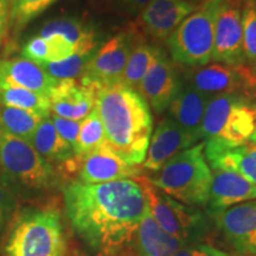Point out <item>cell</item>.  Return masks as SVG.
Masks as SVG:
<instances>
[{
  "instance_id": "cell-2",
  "label": "cell",
  "mask_w": 256,
  "mask_h": 256,
  "mask_svg": "<svg viewBox=\"0 0 256 256\" xmlns=\"http://www.w3.org/2000/svg\"><path fill=\"white\" fill-rule=\"evenodd\" d=\"M95 110L107 146L128 164H142L153 130L150 106L142 96L124 83L106 86L96 89Z\"/></svg>"
},
{
  "instance_id": "cell-24",
  "label": "cell",
  "mask_w": 256,
  "mask_h": 256,
  "mask_svg": "<svg viewBox=\"0 0 256 256\" xmlns=\"http://www.w3.org/2000/svg\"><path fill=\"white\" fill-rule=\"evenodd\" d=\"M30 144L49 164L66 165L75 158L72 147L57 133L50 116L44 118L31 136Z\"/></svg>"
},
{
  "instance_id": "cell-18",
  "label": "cell",
  "mask_w": 256,
  "mask_h": 256,
  "mask_svg": "<svg viewBox=\"0 0 256 256\" xmlns=\"http://www.w3.org/2000/svg\"><path fill=\"white\" fill-rule=\"evenodd\" d=\"M208 211L226 210L244 202L256 200V186L238 172L212 168Z\"/></svg>"
},
{
  "instance_id": "cell-5",
  "label": "cell",
  "mask_w": 256,
  "mask_h": 256,
  "mask_svg": "<svg viewBox=\"0 0 256 256\" xmlns=\"http://www.w3.org/2000/svg\"><path fill=\"white\" fill-rule=\"evenodd\" d=\"M62 220L58 211L32 210L22 215L6 244L8 256H64Z\"/></svg>"
},
{
  "instance_id": "cell-29",
  "label": "cell",
  "mask_w": 256,
  "mask_h": 256,
  "mask_svg": "<svg viewBox=\"0 0 256 256\" xmlns=\"http://www.w3.org/2000/svg\"><path fill=\"white\" fill-rule=\"evenodd\" d=\"M96 50L86 54H75V55L60 60V62L43 63L40 66L56 81L76 80L78 78H81L82 74L84 72L86 66H88L89 60L94 56Z\"/></svg>"
},
{
  "instance_id": "cell-32",
  "label": "cell",
  "mask_w": 256,
  "mask_h": 256,
  "mask_svg": "<svg viewBox=\"0 0 256 256\" xmlns=\"http://www.w3.org/2000/svg\"><path fill=\"white\" fill-rule=\"evenodd\" d=\"M23 57L34 60L37 64L48 63L50 60V48L46 40L34 36L26 42L23 48Z\"/></svg>"
},
{
  "instance_id": "cell-10",
  "label": "cell",
  "mask_w": 256,
  "mask_h": 256,
  "mask_svg": "<svg viewBox=\"0 0 256 256\" xmlns=\"http://www.w3.org/2000/svg\"><path fill=\"white\" fill-rule=\"evenodd\" d=\"M243 0H220L215 23L211 60L228 66L246 64L242 28Z\"/></svg>"
},
{
  "instance_id": "cell-23",
  "label": "cell",
  "mask_w": 256,
  "mask_h": 256,
  "mask_svg": "<svg viewBox=\"0 0 256 256\" xmlns=\"http://www.w3.org/2000/svg\"><path fill=\"white\" fill-rule=\"evenodd\" d=\"M58 34L74 46L76 54H86L96 50V32L78 18H57L49 20L40 28L38 36Z\"/></svg>"
},
{
  "instance_id": "cell-21",
  "label": "cell",
  "mask_w": 256,
  "mask_h": 256,
  "mask_svg": "<svg viewBox=\"0 0 256 256\" xmlns=\"http://www.w3.org/2000/svg\"><path fill=\"white\" fill-rule=\"evenodd\" d=\"M210 96L191 84L182 88L168 106V118L197 140L202 139L200 126Z\"/></svg>"
},
{
  "instance_id": "cell-37",
  "label": "cell",
  "mask_w": 256,
  "mask_h": 256,
  "mask_svg": "<svg viewBox=\"0 0 256 256\" xmlns=\"http://www.w3.org/2000/svg\"><path fill=\"white\" fill-rule=\"evenodd\" d=\"M114 2L126 12L138 14V12H142L152 0H114Z\"/></svg>"
},
{
  "instance_id": "cell-35",
  "label": "cell",
  "mask_w": 256,
  "mask_h": 256,
  "mask_svg": "<svg viewBox=\"0 0 256 256\" xmlns=\"http://www.w3.org/2000/svg\"><path fill=\"white\" fill-rule=\"evenodd\" d=\"M16 208L14 194L5 186L0 185V230L8 223Z\"/></svg>"
},
{
  "instance_id": "cell-16",
  "label": "cell",
  "mask_w": 256,
  "mask_h": 256,
  "mask_svg": "<svg viewBox=\"0 0 256 256\" xmlns=\"http://www.w3.org/2000/svg\"><path fill=\"white\" fill-rule=\"evenodd\" d=\"M197 142L196 138L185 132L174 120L166 118L156 126L151 136L142 168L154 174L172 156L190 148Z\"/></svg>"
},
{
  "instance_id": "cell-36",
  "label": "cell",
  "mask_w": 256,
  "mask_h": 256,
  "mask_svg": "<svg viewBox=\"0 0 256 256\" xmlns=\"http://www.w3.org/2000/svg\"><path fill=\"white\" fill-rule=\"evenodd\" d=\"M10 19H11L10 0H0V46H2L6 34H8Z\"/></svg>"
},
{
  "instance_id": "cell-33",
  "label": "cell",
  "mask_w": 256,
  "mask_h": 256,
  "mask_svg": "<svg viewBox=\"0 0 256 256\" xmlns=\"http://www.w3.org/2000/svg\"><path fill=\"white\" fill-rule=\"evenodd\" d=\"M50 119L52 121L57 133L62 136L64 142H68L72 147V150H75L82 121L63 119V118L57 116V115H52V116H50Z\"/></svg>"
},
{
  "instance_id": "cell-1",
  "label": "cell",
  "mask_w": 256,
  "mask_h": 256,
  "mask_svg": "<svg viewBox=\"0 0 256 256\" xmlns=\"http://www.w3.org/2000/svg\"><path fill=\"white\" fill-rule=\"evenodd\" d=\"M72 229L101 256H116L132 243L148 203L139 180L84 184L72 182L63 190Z\"/></svg>"
},
{
  "instance_id": "cell-17",
  "label": "cell",
  "mask_w": 256,
  "mask_h": 256,
  "mask_svg": "<svg viewBox=\"0 0 256 256\" xmlns=\"http://www.w3.org/2000/svg\"><path fill=\"white\" fill-rule=\"evenodd\" d=\"M96 90L76 80L58 81L49 94L54 115L63 119L82 121L95 107Z\"/></svg>"
},
{
  "instance_id": "cell-25",
  "label": "cell",
  "mask_w": 256,
  "mask_h": 256,
  "mask_svg": "<svg viewBox=\"0 0 256 256\" xmlns=\"http://www.w3.org/2000/svg\"><path fill=\"white\" fill-rule=\"evenodd\" d=\"M0 104L31 110L43 116H50L49 96L28 89L0 83Z\"/></svg>"
},
{
  "instance_id": "cell-4",
  "label": "cell",
  "mask_w": 256,
  "mask_h": 256,
  "mask_svg": "<svg viewBox=\"0 0 256 256\" xmlns=\"http://www.w3.org/2000/svg\"><path fill=\"white\" fill-rule=\"evenodd\" d=\"M256 130V102L244 95L222 94L208 102L200 126L202 139L223 147L249 144Z\"/></svg>"
},
{
  "instance_id": "cell-30",
  "label": "cell",
  "mask_w": 256,
  "mask_h": 256,
  "mask_svg": "<svg viewBox=\"0 0 256 256\" xmlns=\"http://www.w3.org/2000/svg\"><path fill=\"white\" fill-rule=\"evenodd\" d=\"M56 2L57 0H10V8H11L10 23L14 25L16 31H19L44 11H46Z\"/></svg>"
},
{
  "instance_id": "cell-11",
  "label": "cell",
  "mask_w": 256,
  "mask_h": 256,
  "mask_svg": "<svg viewBox=\"0 0 256 256\" xmlns=\"http://www.w3.org/2000/svg\"><path fill=\"white\" fill-rule=\"evenodd\" d=\"M224 240L238 255H256V200L209 212Z\"/></svg>"
},
{
  "instance_id": "cell-7",
  "label": "cell",
  "mask_w": 256,
  "mask_h": 256,
  "mask_svg": "<svg viewBox=\"0 0 256 256\" xmlns=\"http://www.w3.org/2000/svg\"><path fill=\"white\" fill-rule=\"evenodd\" d=\"M138 179L146 194L150 212L160 228L185 244L202 242L209 232L210 223L198 208L174 200L153 186L147 178Z\"/></svg>"
},
{
  "instance_id": "cell-12",
  "label": "cell",
  "mask_w": 256,
  "mask_h": 256,
  "mask_svg": "<svg viewBox=\"0 0 256 256\" xmlns=\"http://www.w3.org/2000/svg\"><path fill=\"white\" fill-rule=\"evenodd\" d=\"M190 84L210 98L222 94H240L256 87V75L250 66L214 63L191 74Z\"/></svg>"
},
{
  "instance_id": "cell-27",
  "label": "cell",
  "mask_w": 256,
  "mask_h": 256,
  "mask_svg": "<svg viewBox=\"0 0 256 256\" xmlns=\"http://www.w3.org/2000/svg\"><path fill=\"white\" fill-rule=\"evenodd\" d=\"M160 52H162L160 48L153 46V44L145 43L142 40H136L130 55L128 57L126 68H124L122 78L124 84L136 90L144 75Z\"/></svg>"
},
{
  "instance_id": "cell-34",
  "label": "cell",
  "mask_w": 256,
  "mask_h": 256,
  "mask_svg": "<svg viewBox=\"0 0 256 256\" xmlns=\"http://www.w3.org/2000/svg\"><path fill=\"white\" fill-rule=\"evenodd\" d=\"M174 256H229V254L214 246L198 242L184 246Z\"/></svg>"
},
{
  "instance_id": "cell-22",
  "label": "cell",
  "mask_w": 256,
  "mask_h": 256,
  "mask_svg": "<svg viewBox=\"0 0 256 256\" xmlns=\"http://www.w3.org/2000/svg\"><path fill=\"white\" fill-rule=\"evenodd\" d=\"M132 243L136 256H174L179 249L186 246L160 228L153 220L148 208L138 226Z\"/></svg>"
},
{
  "instance_id": "cell-28",
  "label": "cell",
  "mask_w": 256,
  "mask_h": 256,
  "mask_svg": "<svg viewBox=\"0 0 256 256\" xmlns=\"http://www.w3.org/2000/svg\"><path fill=\"white\" fill-rule=\"evenodd\" d=\"M104 145H107L106 144L104 128L94 107L90 114L82 120L81 130H80L78 142H76L74 153L78 158H83L88 153L95 151V150Z\"/></svg>"
},
{
  "instance_id": "cell-19",
  "label": "cell",
  "mask_w": 256,
  "mask_h": 256,
  "mask_svg": "<svg viewBox=\"0 0 256 256\" xmlns=\"http://www.w3.org/2000/svg\"><path fill=\"white\" fill-rule=\"evenodd\" d=\"M57 82L34 60L24 57L0 60V83L49 96Z\"/></svg>"
},
{
  "instance_id": "cell-26",
  "label": "cell",
  "mask_w": 256,
  "mask_h": 256,
  "mask_svg": "<svg viewBox=\"0 0 256 256\" xmlns=\"http://www.w3.org/2000/svg\"><path fill=\"white\" fill-rule=\"evenodd\" d=\"M44 118L34 112L0 104V130L28 142Z\"/></svg>"
},
{
  "instance_id": "cell-38",
  "label": "cell",
  "mask_w": 256,
  "mask_h": 256,
  "mask_svg": "<svg viewBox=\"0 0 256 256\" xmlns=\"http://www.w3.org/2000/svg\"><path fill=\"white\" fill-rule=\"evenodd\" d=\"M250 142V144H255V145H256V130H255L254 134H252V136L250 142Z\"/></svg>"
},
{
  "instance_id": "cell-8",
  "label": "cell",
  "mask_w": 256,
  "mask_h": 256,
  "mask_svg": "<svg viewBox=\"0 0 256 256\" xmlns=\"http://www.w3.org/2000/svg\"><path fill=\"white\" fill-rule=\"evenodd\" d=\"M0 171L14 183L30 190H46L56 183L52 165L28 140L0 130Z\"/></svg>"
},
{
  "instance_id": "cell-9",
  "label": "cell",
  "mask_w": 256,
  "mask_h": 256,
  "mask_svg": "<svg viewBox=\"0 0 256 256\" xmlns=\"http://www.w3.org/2000/svg\"><path fill=\"white\" fill-rule=\"evenodd\" d=\"M136 43V31L121 32L106 42L86 66L80 82L95 90L106 86L122 83L124 68Z\"/></svg>"
},
{
  "instance_id": "cell-13",
  "label": "cell",
  "mask_w": 256,
  "mask_h": 256,
  "mask_svg": "<svg viewBox=\"0 0 256 256\" xmlns=\"http://www.w3.org/2000/svg\"><path fill=\"white\" fill-rule=\"evenodd\" d=\"M182 89V82L174 64L164 52H160L138 86L136 92L152 107L162 114Z\"/></svg>"
},
{
  "instance_id": "cell-3",
  "label": "cell",
  "mask_w": 256,
  "mask_h": 256,
  "mask_svg": "<svg viewBox=\"0 0 256 256\" xmlns=\"http://www.w3.org/2000/svg\"><path fill=\"white\" fill-rule=\"evenodd\" d=\"M200 142L172 156L162 168L147 178L153 186L188 206H204L210 194L212 171Z\"/></svg>"
},
{
  "instance_id": "cell-6",
  "label": "cell",
  "mask_w": 256,
  "mask_h": 256,
  "mask_svg": "<svg viewBox=\"0 0 256 256\" xmlns=\"http://www.w3.org/2000/svg\"><path fill=\"white\" fill-rule=\"evenodd\" d=\"M220 5V0H206L168 38L176 62L188 66H204L210 62Z\"/></svg>"
},
{
  "instance_id": "cell-31",
  "label": "cell",
  "mask_w": 256,
  "mask_h": 256,
  "mask_svg": "<svg viewBox=\"0 0 256 256\" xmlns=\"http://www.w3.org/2000/svg\"><path fill=\"white\" fill-rule=\"evenodd\" d=\"M242 28L246 63L256 68V0H243Z\"/></svg>"
},
{
  "instance_id": "cell-14",
  "label": "cell",
  "mask_w": 256,
  "mask_h": 256,
  "mask_svg": "<svg viewBox=\"0 0 256 256\" xmlns=\"http://www.w3.org/2000/svg\"><path fill=\"white\" fill-rule=\"evenodd\" d=\"M142 166L128 164L104 145L81 159L78 182L84 184H100L124 179H138L142 174Z\"/></svg>"
},
{
  "instance_id": "cell-39",
  "label": "cell",
  "mask_w": 256,
  "mask_h": 256,
  "mask_svg": "<svg viewBox=\"0 0 256 256\" xmlns=\"http://www.w3.org/2000/svg\"><path fill=\"white\" fill-rule=\"evenodd\" d=\"M238 256H256V255H238Z\"/></svg>"
},
{
  "instance_id": "cell-15",
  "label": "cell",
  "mask_w": 256,
  "mask_h": 256,
  "mask_svg": "<svg viewBox=\"0 0 256 256\" xmlns=\"http://www.w3.org/2000/svg\"><path fill=\"white\" fill-rule=\"evenodd\" d=\"M197 8L188 0H152L140 12L136 25L153 40H168Z\"/></svg>"
},
{
  "instance_id": "cell-20",
  "label": "cell",
  "mask_w": 256,
  "mask_h": 256,
  "mask_svg": "<svg viewBox=\"0 0 256 256\" xmlns=\"http://www.w3.org/2000/svg\"><path fill=\"white\" fill-rule=\"evenodd\" d=\"M204 156L210 168H224L243 176L256 186V145L246 144L238 147H223L206 142Z\"/></svg>"
}]
</instances>
